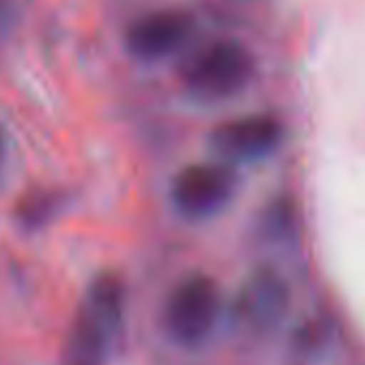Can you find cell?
Instances as JSON below:
<instances>
[{"instance_id": "cell-1", "label": "cell", "mask_w": 365, "mask_h": 365, "mask_svg": "<svg viewBox=\"0 0 365 365\" xmlns=\"http://www.w3.org/2000/svg\"><path fill=\"white\" fill-rule=\"evenodd\" d=\"M127 288L118 273H97L71 320L61 365H108L125 329Z\"/></svg>"}, {"instance_id": "cell-2", "label": "cell", "mask_w": 365, "mask_h": 365, "mask_svg": "<svg viewBox=\"0 0 365 365\" xmlns=\"http://www.w3.org/2000/svg\"><path fill=\"white\" fill-rule=\"evenodd\" d=\"M254 76L256 58L245 43L215 39L185 61L178 80L194 103L220 106L245 93Z\"/></svg>"}, {"instance_id": "cell-3", "label": "cell", "mask_w": 365, "mask_h": 365, "mask_svg": "<svg viewBox=\"0 0 365 365\" xmlns=\"http://www.w3.org/2000/svg\"><path fill=\"white\" fill-rule=\"evenodd\" d=\"M222 318V292L207 273H190L174 284L161 307V329L165 337L182 348H202Z\"/></svg>"}, {"instance_id": "cell-4", "label": "cell", "mask_w": 365, "mask_h": 365, "mask_svg": "<svg viewBox=\"0 0 365 365\" xmlns=\"http://www.w3.org/2000/svg\"><path fill=\"white\" fill-rule=\"evenodd\" d=\"M241 178L237 168L217 161H196L180 168L170 180V205L187 222H209L237 198Z\"/></svg>"}, {"instance_id": "cell-5", "label": "cell", "mask_w": 365, "mask_h": 365, "mask_svg": "<svg viewBox=\"0 0 365 365\" xmlns=\"http://www.w3.org/2000/svg\"><path fill=\"white\" fill-rule=\"evenodd\" d=\"M292 292L286 277L271 267L252 271L239 286L228 307L235 331L243 337H267L288 316Z\"/></svg>"}, {"instance_id": "cell-6", "label": "cell", "mask_w": 365, "mask_h": 365, "mask_svg": "<svg viewBox=\"0 0 365 365\" xmlns=\"http://www.w3.org/2000/svg\"><path fill=\"white\" fill-rule=\"evenodd\" d=\"M286 125L279 116L256 112L235 116L211 129L207 146L213 159L232 168L271 159L286 142Z\"/></svg>"}, {"instance_id": "cell-7", "label": "cell", "mask_w": 365, "mask_h": 365, "mask_svg": "<svg viewBox=\"0 0 365 365\" xmlns=\"http://www.w3.org/2000/svg\"><path fill=\"white\" fill-rule=\"evenodd\" d=\"M196 31V20L182 9H159L135 18L123 37L125 50L138 63H161L185 48Z\"/></svg>"}, {"instance_id": "cell-8", "label": "cell", "mask_w": 365, "mask_h": 365, "mask_svg": "<svg viewBox=\"0 0 365 365\" xmlns=\"http://www.w3.org/2000/svg\"><path fill=\"white\" fill-rule=\"evenodd\" d=\"M65 205L67 194L63 190L31 187L18 198L14 207V220L24 232H37L50 222H54L56 215L65 209Z\"/></svg>"}, {"instance_id": "cell-9", "label": "cell", "mask_w": 365, "mask_h": 365, "mask_svg": "<svg viewBox=\"0 0 365 365\" xmlns=\"http://www.w3.org/2000/svg\"><path fill=\"white\" fill-rule=\"evenodd\" d=\"M260 235L271 243H286L297 237L299 230V209L288 196L271 200L260 213Z\"/></svg>"}, {"instance_id": "cell-10", "label": "cell", "mask_w": 365, "mask_h": 365, "mask_svg": "<svg viewBox=\"0 0 365 365\" xmlns=\"http://www.w3.org/2000/svg\"><path fill=\"white\" fill-rule=\"evenodd\" d=\"M24 18V0H0V39L14 35Z\"/></svg>"}, {"instance_id": "cell-11", "label": "cell", "mask_w": 365, "mask_h": 365, "mask_svg": "<svg viewBox=\"0 0 365 365\" xmlns=\"http://www.w3.org/2000/svg\"><path fill=\"white\" fill-rule=\"evenodd\" d=\"M5 163H7V138H5L3 129H0V178H3Z\"/></svg>"}]
</instances>
